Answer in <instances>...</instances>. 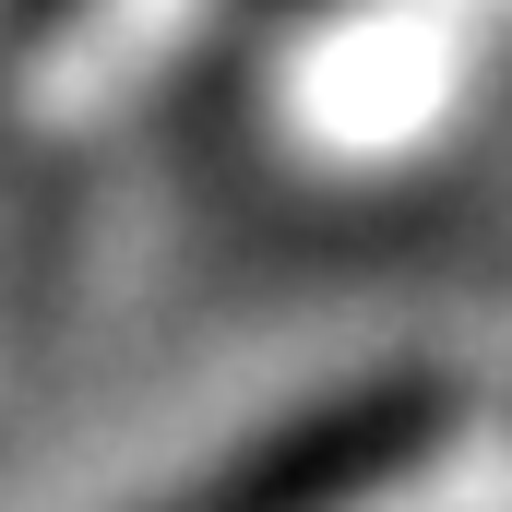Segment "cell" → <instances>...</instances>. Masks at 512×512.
Here are the masks:
<instances>
[{"label": "cell", "instance_id": "6da1fadb", "mask_svg": "<svg viewBox=\"0 0 512 512\" xmlns=\"http://www.w3.org/2000/svg\"><path fill=\"white\" fill-rule=\"evenodd\" d=\"M453 441H465V382L453 370H382V382H346L274 429H251L227 465H203L155 512H358L405 477H429Z\"/></svg>", "mask_w": 512, "mask_h": 512}, {"label": "cell", "instance_id": "7a4b0ae2", "mask_svg": "<svg viewBox=\"0 0 512 512\" xmlns=\"http://www.w3.org/2000/svg\"><path fill=\"white\" fill-rule=\"evenodd\" d=\"M12 12H24V24H48V12H72V0H12Z\"/></svg>", "mask_w": 512, "mask_h": 512}]
</instances>
